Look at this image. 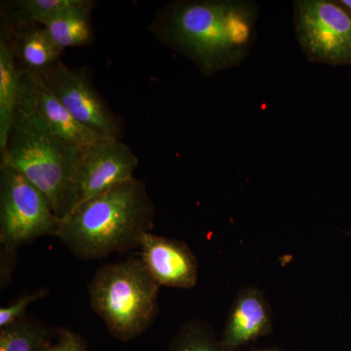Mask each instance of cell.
Masks as SVG:
<instances>
[{
    "instance_id": "cell-1",
    "label": "cell",
    "mask_w": 351,
    "mask_h": 351,
    "mask_svg": "<svg viewBox=\"0 0 351 351\" xmlns=\"http://www.w3.org/2000/svg\"><path fill=\"white\" fill-rule=\"evenodd\" d=\"M260 6L250 0H174L159 9L149 31L205 76L239 66L257 38Z\"/></svg>"
},
{
    "instance_id": "cell-2",
    "label": "cell",
    "mask_w": 351,
    "mask_h": 351,
    "mask_svg": "<svg viewBox=\"0 0 351 351\" xmlns=\"http://www.w3.org/2000/svg\"><path fill=\"white\" fill-rule=\"evenodd\" d=\"M156 205L144 182L133 178L80 203L62 221L57 239L73 256L91 261L140 249L152 232Z\"/></svg>"
},
{
    "instance_id": "cell-3",
    "label": "cell",
    "mask_w": 351,
    "mask_h": 351,
    "mask_svg": "<svg viewBox=\"0 0 351 351\" xmlns=\"http://www.w3.org/2000/svg\"><path fill=\"white\" fill-rule=\"evenodd\" d=\"M82 151L20 104L0 164L24 175L46 196L56 216L64 219L77 206L73 177Z\"/></svg>"
},
{
    "instance_id": "cell-4",
    "label": "cell",
    "mask_w": 351,
    "mask_h": 351,
    "mask_svg": "<svg viewBox=\"0 0 351 351\" xmlns=\"http://www.w3.org/2000/svg\"><path fill=\"white\" fill-rule=\"evenodd\" d=\"M159 288L141 257L126 258L97 269L88 285L90 306L113 338L128 343L154 324Z\"/></svg>"
},
{
    "instance_id": "cell-5",
    "label": "cell",
    "mask_w": 351,
    "mask_h": 351,
    "mask_svg": "<svg viewBox=\"0 0 351 351\" xmlns=\"http://www.w3.org/2000/svg\"><path fill=\"white\" fill-rule=\"evenodd\" d=\"M62 221L34 184L0 164V247L18 249L40 237H57Z\"/></svg>"
},
{
    "instance_id": "cell-6",
    "label": "cell",
    "mask_w": 351,
    "mask_h": 351,
    "mask_svg": "<svg viewBox=\"0 0 351 351\" xmlns=\"http://www.w3.org/2000/svg\"><path fill=\"white\" fill-rule=\"evenodd\" d=\"M294 27L311 63L351 64V15L337 0H295Z\"/></svg>"
},
{
    "instance_id": "cell-7",
    "label": "cell",
    "mask_w": 351,
    "mask_h": 351,
    "mask_svg": "<svg viewBox=\"0 0 351 351\" xmlns=\"http://www.w3.org/2000/svg\"><path fill=\"white\" fill-rule=\"evenodd\" d=\"M39 73L73 119L101 137L121 140V119L97 91L86 68H71L59 60Z\"/></svg>"
},
{
    "instance_id": "cell-8",
    "label": "cell",
    "mask_w": 351,
    "mask_h": 351,
    "mask_svg": "<svg viewBox=\"0 0 351 351\" xmlns=\"http://www.w3.org/2000/svg\"><path fill=\"white\" fill-rule=\"evenodd\" d=\"M138 165L137 156L121 140L82 149L73 177L77 205L130 181Z\"/></svg>"
},
{
    "instance_id": "cell-9",
    "label": "cell",
    "mask_w": 351,
    "mask_h": 351,
    "mask_svg": "<svg viewBox=\"0 0 351 351\" xmlns=\"http://www.w3.org/2000/svg\"><path fill=\"white\" fill-rule=\"evenodd\" d=\"M20 104L32 108L51 130L66 143L85 149L90 145L110 140L104 138L80 124L63 104L52 93L39 73L21 71Z\"/></svg>"
},
{
    "instance_id": "cell-10",
    "label": "cell",
    "mask_w": 351,
    "mask_h": 351,
    "mask_svg": "<svg viewBox=\"0 0 351 351\" xmlns=\"http://www.w3.org/2000/svg\"><path fill=\"white\" fill-rule=\"evenodd\" d=\"M140 250L145 267L160 287H195L199 265L186 242L149 232L143 237Z\"/></svg>"
},
{
    "instance_id": "cell-11",
    "label": "cell",
    "mask_w": 351,
    "mask_h": 351,
    "mask_svg": "<svg viewBox=\"0 0 351 351\" xmlns=\"http://www.w3.org/2000/svg\"><path fill=\"white\" fill-rule=\"evenodd\" d=\"M274 314L265 292L257 286L239 289L221 332L225 351H237L271 334Z\"/></svg>"
},
{
    "instance_id": "cell-12",
    "label": "cell",
    "mask_w": 351,
    "mask_h": 351,
    "mask_svg": "<svg viewBox=\"0 0 351 351\" xmlns=\"http://www.w3.org/2000/svg\"><path fill=\"white\" fill-rule=\"evenodd\" d=\"M0 34L6 38L21 71L43 73L59 61L64 51L40 25L13 27L1 21Z\"/></svg>"
},
{
    "instance_id": "cell-13",
    "label": "cell",
    "mask_w": 351,
    "mask_h": 351,
    "mask_svg": "<svg viewBox=\"0 0 351 351\" xmlns=\"http://www.w3.org/2000/svg\"><path fill=\"white\" fill-rule=\"evenodd\" d=\"M96 2L80 0L76 4L53 14L40 23L60 48L84 47L93 44L95 34L91 22Z\"/></svg>"
},
{
    "instance_id": "cell-14",
    "label": "cell",
    "mask_w": 351,
    "mask_h": 351,
    "mask_svg": "<svg viewBox=\"0 0 351 351\" xmlns=\"http://www.w3.org/2000/svg\"><path fill=\"white\" fill-rule=\"evenodd\" d=\"M21 69L6 38L0 34V154L5 149L20 107Z\"/></svg>"
},
{
    "instance_id": "cell-15",
    "label": "cell",
    "mask_w": 351,
    "mask_h": 351,
    "mask_svg": "<svg viewBox=\"0 0 351 351\" xmlns=\"http://www.w3.org/2000/svg\"><path fill=\"white\" fill-rule=\"evenodd\" d=\"M57 328L36 318H25L0 329V351H43L56 337Z\"/></svg>"
},
{
    "instance_id": "cell-16",
    "label": "cell",
    "mask_w": 351,
    "mask_h": 351,
    "mask_svg": "<svg viewBox=\"0 0 351 351\" xmlns=\"http://www.w3.org/2000/svg\"><path fill=\"white\" fill-rule=\"evenodd\" d=\"M80 0H9L1 2V21L13 27L40 25L46 18L76 4Z\"/></svg>"
},
{
    "instance_id": "cell-17",
    "label": "cell",
    "mask_w": 351,
    "mask_h": 351,
    "mask_svg": "<svg viewBox=\"0 0 351 351\" xmlns=\"http://www.w3.org/2000/svg\"><path fill=\"white\" fill-rule=\"evenodd\" d=\"M167 351H225L209 321L193 318L182 323Z\"/></svg>"
},
{
    "instance_id": "cell-18",
    "label": "cell",
    "mask_w": 351,
    "mask_h": 351,
    "mask_svg": "<svg viewBox=\"0 0 351 351\" xmlns=\"http://www.w3.org/2000/svg\"><path fill=\"white\" fill-rule=\"evenodd\" d=\"M49 295L47 289L41 288L31 294L21 295L16 301L0 308V329L9 326L27 316V308L34 302Z\"/></svg>"
},
{
    "instance_id": "cell-19",
    "label": "cell",
    "mask_w": 351,
    "mask_h": 351,
    "mask_svg": "<svg viewBox=\"0 0 351 351\" xmlns=\"http://www.w3.org/2000/svg\"><path fill=\"white\" fill-rule=\"evenodd\" d=\"M43 351H87V341L68 328H59L55 339Z\"/></svg>"
},
{
    "instance_id": "cell-20",
    "label": "cell",
    "mask_w": 351,
    "mask_h": 351,
    "mask_svg": "<svg viewBox=\"0 0 351 351\" xmlns=\"http://www.w3.org/2000/svg\"><path fill=\"white\" fill-rule=\"evenodd\" d=\"M17 249L0 247V288H5L12 278Z\"/></svg>"
},
{
    "instance_id": "cell-21",
    "label": "cell",
    "mask_w": 351,
    "mask_h": 351,
    "mask_svg": "<svg viewBox=\"0 0 351 351\" xmlns=\"http://www.w3.org/2000/svg\"><path fill=\"white\" fill-rule=\"evenodd\" d=\"M337 1L351 15V0H337Z\"/></svg>"
},
{
    "instance_id": "cell-22",
    "label": "cell",
    "mask_w": 351,
    "mask_h": 351,
    "mask_svg": "<svg viewBox=\"0 0 351 351\" xmlns=\"http://www.w3.org/2000/svg\"><path fill=\"white\" fill-rule=\"evenodd\" d=\"M237 351H242V350H237ZM249 351H286V350H281V348H252V350H250Z\"/></svg>"
}]
</instances>
